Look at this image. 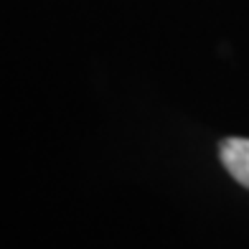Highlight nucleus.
I'll return each instance as SVG.
<instances>
[{
	"label": "nucleus",
	"mask_w": 249,
	"mask_h": 249,
	"mask_svg": "<svg viewBox=\"0 0 249 249\" xmlns=\"http://www.w3.org/2000/svg\"><path fill=\"white\" fill-rule=\"evenodd\" d=\"M219 158L236 183L249 188V138H226L219 145Z\"/></svg>",
	"instance_id": "f257e3e1"
}]
</instances>
